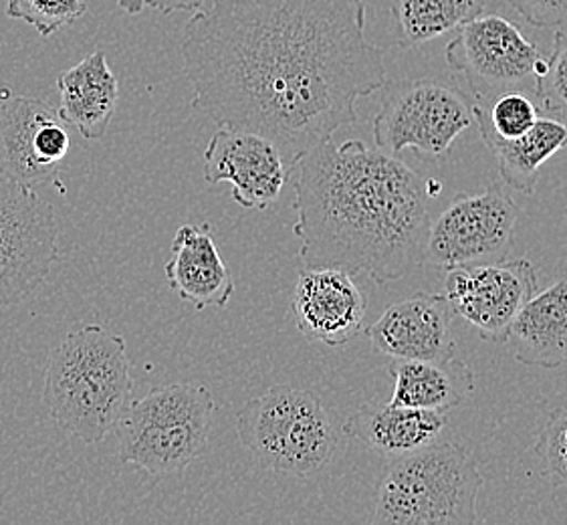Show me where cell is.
<instances>
[{"label": "cell", "instance_id": "6da1fadb", "mask_svg": "<svg viewBox=\"0 0 567 525\" xmlns=\"http://www.w3.org/2000/svg\"><path fill=\"white\" fill-rule=\"evenodd\" d=\"M182 61L196 110L267 137L291 168L386 85L363 0H213L186 24Z\"/></svg>", "mask_w": 567, "mask_h": 525}, {"label": "cell", "instance_id": "7a4b0ae2", "mask_svg": "<svg viewBox=\"0 0 567 525\" xmlns=\"http://www.w3.org/2000/svg\"><path fill=\"white\" fill-rule=\"evenodd\" d=\"M299 257L386 286L426 262L429 191L404 162L362 140L331 137L293 164Z\"/></svg>", "mask_w": 567, "mask_h": 525}, {"label": "cell", "instance_id": "3957f363", "mask_svg": "<svg viewBox=\"0 0 567 525\" xmlns=\"http://www.w3.org/2000/svg\"><path fill=\"white\" fill-rule=\"evenodd\" d=\"M132 389L125 340L102 326L69 331L47 360V412L85 445H97L114 431Z\"/></svg>", "mask_w": 567, "mask_h": 525}, {"label": "cell", "instance_id": "277c9868", "mask_svg": "<svg viewBox=\"0 0 567 525\" xmlns=\"http://www.w3.org/2000/svg\"><path fill=\"white\" fill-rule=\"evenodd\" d=\"M485 477L465 445L431 443L400 455L375 487L374 524H477Z\"/></svg>", "mask_w": 567, "mask_h": 525}, {"label": "cell", "instance_id": "5b68a950", "mask_svg": "<svg viewBox=\"0 0 567 525\" xmlns=\"http://www.w3.org/2000/svg\"><path fill=\"white\" fill-rule=\"evenodd\" d=\"M215 412V399L203 382L150 390L127 404L115 424L117 457L154 477L182 473L208 445Z\"/></svg>", "mask_w": 567, "mask_h": 525}, {"label": "cell", "instance_id": "8992f818", "mask_svg": "<svg viewBox=\"0 0 567 525\" xmlns=\"http://www.w3.org/2000/svg\"><path fill=\"white\" fill-rule=\"evenodd\" d=\"M237 436L259 465L296 477L316 475L338 451L326 404L309 390L272 387L243 404Z\"/></svg>", "mask_w": 567, "mask_h": 525}, {"label": "cell", "instance_id": "52a82bcc", "mask_svg": "<svg viewBox=\"0 0 567 525\" xmlns=\"http://www.w3.org/2000/svg\"><path fill=\"white\" fill-rule=\"evenodd\" d=\"M475 124V103L456 83L436 78L398 81L388 85L372 120L375 148L400 158L416 150L446 158L456 137Z\"/></svg>", "mask_w": 567, "mask_h": 525}, {"label": "cell", "instance_id": "ba28073f", "mask_svg": "<svg viewBox=\"0 0 567 525\" xmlns=\"http://www.w3.org/2000/svg\"><path fill=\"white\" fill-rule=\"evenodd\" d=\"M449 68L463 73L471 95L487 107L497 95L523 92L535 97L547 58L509 19L483 12L456 29L444 49Z\"/></svg>", "mask_w": 567, "mask_h": 525}, {"label": "cell", "instance_id": "9c48e42d", "mask_svg": "<svg viewBox=\"0 0 567 525\" xmlns=\"http://www.w3.org/2000/svg\"><path fill=\"white\" fill-rule=\"evenodd\" d=\"M55 208L31 186L0 176V308L23 303L58 262Z\"/></svg>", "mask_w": 567, "mask_h": 525}, {"label": "cell", "instance_id": "30bf717a", "mask_svg": "<svg viewBox=\"0 0 567 525\" xmlns=\"http://www.w3.org/2000/svg\"><path fill=\"white\" fill-rule=\"evenodd\" d=\"M517 218L519 206L501 184H491L478 195L454 196L431 223L426 261L453 269L499 255L509 247Z\"/></svg>", "mask_w": 567, "mask_h": 525}, {"label": "cell", "instance_id": "8fae6325", "mask_svg": "<svg viewBox=\"0 0 567 525\" xmlns=\"http://www.w3.org/2000/svg\"><path fill=\"white\" fill-rule=\"evenodd\" d=\"M444 296L454 313L468 321L483 340L507 343L511 323L537 289L535 267L527 259L458 265L446 269Z\"/></svg>", "mask_w": 567, "mask_h": 525}, {"label": "cell", "instance_id": "7c38bea8", "mask_svg": "<svg viewBox=\"0 0 567 525\" xmlns=\"http://www.w3.org/2000/svg\"><path fill=\"white\" fill-rule=\"evenodd\" d=\"M69 148L68 122L49 103L21 95L0 105V176L31 188L58 184Z\"/></svg>", "mask_w": 567, "mask_h": 525}, {"label": "cell", "instance_id": "4fadbf2b", "mask_svg": "<svg viewBox=\"0 0 567 525\" xmlns=\"http://www.w3.org/2000/svg\"><path fill=\"white\" fill-rule=\"evenodd\" d=\"M203 162L206 183H230L235 203L255 210L269 208L281 196L293 171L267 137L225 126L210 137Z\"/></svg>", "mask_w": 567, "mask_h": 525}, {"label": "cell", "instance_id": "5bb4252c", "mask_svg": "<svg viewBox=\"0 0 567 525\" xmlns=\"http://www.w3.org/2000/svg\"><path fill=\"white\" fill-rule=\"evenodd\" d=\"M291 313L307 340L338 348L363 330L365 297L350 271L306 267L297 277Z\"/></svg>", "mask_w": 567, "mask_h": 525}, {"label": "cell", "instance_id": "9a60e30c", "mask_svg": "<svg viewBox=\"0 0 567 525\" xmlns=\"http://www.w3.org/2000/svg\"><path fill=\"white\" fill-rule=\"evenodd\" d=\"M454 316L444 294L419 291L390 306L365 336L392 360H451Z\"/></svg>", "mask_w": 567, "mask_h": 525}, {"label": "cell", "instance_id": "2e32d148", "mask_svg": "<svg viewBox=\"0 0 567 525\" xmlns=\"http://www.w3.org/2000/svg\"><path fill=\"white\" fill-rule=\"evenodd\" d=\"M164 271L182 301L196 309L225 308L235 296V279L216 247L210 227L184 225L172 240Z\"/></svg>", "mask_w": 567, "mask_h": 525}, {"label": "cell", "instance_id": "e0dca14e", "mask_svg": "<svg viewBox=\"0 0 567 525\" xmlns=\"http://www.w3.org/2000/svg\"><path fill=\"white\" fill-rule=\"evenodd\" d=\"M59 114L85 140H102L114 120L120 83L103 51H95L58 80Z\"/></svg>", "mask_w": 567, "mask_h": 525}, {"label": "cell", "instance_id": "ac0fdd59", "mask_svg": "<svg viewBox=\"0 0 567 525\" xmlns=\"http://www.w3.org/2000/svg\"><path fill=\"white\" fill-rule=\"evenodd\" d=\"M507 342L525 366L556 370L567 366V281L534 294L511 323Z\"/></svg>", "mask_w": 567, "mask_h": 525}, {"label": "cell", "instance_id": "d6986e66", "mask_svg": "<svg viewBox=\"0 0 567 525\" xmlns=\"http://www.w3.org/2000/svg\"><path fill=\"white\" fill-rule=\"evenodd\" d=\"M446 426L443 412L412 409L402 404L370 402L353 412L343 424V433L362 441L388 457L409 455L431 445Z\"/></svg>", "mask_w": 567, "mask_h": 525}, {"label": "cell", "instance_id": "ffe728a7", "mask_svg": "<svg viewBox=\"0 0 567 525\" xmlns=\"http://www.w3.org/2000/svg\"><path fill=\"white\" fill-rule=\"evenodd\" d=\"M483 142L499 162L503 183L523 195H534L545 162L567 148V120L542 112L534 127L519 137H501L475 117Z\"/></svg>", "mask_w": 567, "mask_h": 525}, {"label": "cell", "instance_id": "44dd1931", "mask_svg": "<svg viewBox=\"0 0 567 525\" xmlns=\"http://www.w3.org/2000/svg\"><path fill=\"white\" fill-rule=\"evenodd\" d=\"M388 374L394 380L392 404L446 412L475 390V374L463 360H392Z\"/></svg>", "mask_w": 567, "mask_h": 525}, {"label": "cell", "instance_id": "7402d4cb", "mask_svg": "<svg viewBox=\"0 0 567 525\" xmlns=\"http://www.w3.org/2000/svg\"><path fill=\"white\" fill-rule=\"evenodd\" d=\"M491 0H394L398 47L429 43L483 14Z\"/></svg>", "mask_w": 567, "mask_h": 525}, {"label": "cell", "instance_id": "603a6c76", "mask_svg": "<svg viewBox=\"0 0 567 525\" xmlns=\"http://www.w3.org/2000/svg\"><path fill=\"white\" fill-rule=\"evenodd\" d=\"M542 114L532 95L523 92H507L497 95L487 107L475 103V117H481L497 136L519 137L534 127Z\"/></svg>", "mask_w": 567, "mask_h": 525}, {"label": "cell", "instance_id": "cb8c5ba5", "mask_svg": "<svg viewBox=\"0 0 567 525\" xmlns=\"http://www.w3.org/2000/svg\"><path fill=\"white\" fill-rule=\"evenodd\" d=\"M85 12V0H7V17L31 24L43 39L80 21Z\"/></svg>", "mask_w": 567, "mask_h": 525}, {"label": "cell", "instance_id": "d4e9b609", "mask_svg": "<svg viewBox=\"0 0 567 525\" xmlns=\"http://www.w3.org/2000/svg\"><path fill=\"white\" fill-rule=\"evenodd\" d=\"M535 102L545 114L567 120V31H557L544 78L537 83Z\"/></svg>", "mask_w": 567, "mask_h": 525}, {"label": "cell", "instance_id": "484cf974", "mask_svg": "<svg viewBox=\"0 0 567 525\" xmlns=\"http://www.w3.org/2000/svg\"><path fill=\"white\" fill-rule=\"evenodd\" d=\"M535 455L544 463V477L556 487H567V411L556 409L547 416L535 443Z\"/></svg>", "mask_w": 567, "mask_h": 525}, {"label": "cell", "instance_id": "4316f807", "mask_svg": "<svg viewBox=\"0 0 567 525\" xmlns=\"http://www.w3.org/2000/svg\"><path fill=\"white\" fill-rule=\"evenodd\" d=\"M525 23L567 31V0H505Z\"/></svg>", "mask_w": 567, "mask_h": 525}, {"label": "cell", "instance_id": "83f0119b", "mask_svg": "<svg viewBox=\"0 0 567 525\" xmlns=\"http://www.w3.org/2000/svg\"><path fill=\"white\" fill-rule=\"evenodd\" d=\"M206 0H146V7L158 11L159 14L172 12L198 11L205 7Z\"/></svg>", "mask_w": 567, "mask_h": 525}, {"label": "cell", "instance_id": "f1b7e54d", "mask_svg": "<svg viewBox=\"0 0 567 525\" xmlns=\"http://www.w3.org/2000/svg\"><path fill=\"white\" fill-rule=\"evenodd\" d=\"M117 7L127 14H140L146 7V0H117Z\"/></svg>", "mask_w": 567, "mask_h": 525}]
</instances>
